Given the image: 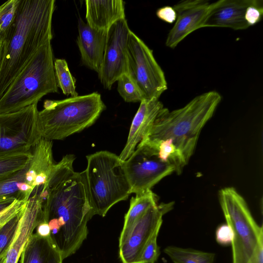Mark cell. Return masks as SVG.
<instances>
[{"label":"cell","instance_id":"8992f818","mask_svg":"<svg viewBox=\"0 0 263 263\" xmlns=\"http://www.w3.org/2000/svg\"><path fill=\"white\" fill-rule=\"evenodd\" d=\"M227 223L232 228L233 263H263V229L254 219L242 196L233 187L219 192Z\"/></svg>","mask_w":263,"mask_h":263},{"label":"cell","instance_id":"603a6c76","mask_svg":"<svg viewBox=\"0 0 263 263\" xmlns=\"http://www.w3.org/2000/svg\"><path fill=\"white\" fill-rule=\"evenodd\" d=\"M30 152L12 155L0 159V182L9 179L30 163Z\"/></svg>","mask_w":263,"mask_h":263},{"label":"cell","instance_id":"7a4b0ae2","mask_svg":"<svg viewBox=\"0 0 263 263\" xmlns=\"http://www.w3.org/2000/svg\"><path fill=\"white\" fill-rule=\"evenodd\" d=\"M221 99L219 92L212 90L195 97L180 108L170 111L164 107L141 141L171 139L188 163L202 128Z\"/></svg>","mask_w":263,"mask_h":263},{"label":"cell","instance_id":"f546056e","mask_svg":"<svg viewBox=\"0 0 263 263\" xmlns=\"http://www.w3.org/2000/svg\"><path fill=\"white\" fill-rule=\"evenodd\" d=\"M160 229L157 230L147 243L142 253L139 263H155L160 254L157 245V237Z\"/></svg>","mask_w":263,"mask_h":263},{"label":"cell","instance_id":"cb8c5ba5","mask_svg":"<svg viewBox=\"0 0 263 263\" xmlns=\"http://www.w3.org/2000/svg\"><path fill=\"white\" fill-rule=\"evenodd\" d=\"M54 67L58 86L63 93L66 95H71V97L78 96L76 89V80L71 74L67 63L64 59H55L54 61Z\"/></svg>","mask_w":263,"mask_h":263},{"label":"cell","instance_id":"52a82bcc","mask_svg":"<svg viewBox=\"0 0 263 263\" xmlns=\"http://www.w3.org/2000/svg\"><path fill=\"white\" fill-rule=\"evenodd\" d=\"M37 104L0 114V159L30 152L41 139Z\"/></svg>","mask_w":263,"mask_h":263},{"label":"cell","instance_id":"7402d4cb","mask_svg":"<svg viewBox=\"0 0 263 263\" xmlns=\"http://www.w3.org/2000/svg\"><path fill=\"white\" fill-rule=\"evenodd\" d=\"M164 252L174 263H213L215 254L191 248L167 246Z\"/></svg>","mask_w":263,"mask_h":263},{"label":"cell","instance_id":"f1b7e54d","mask_svg":"<svg viewBox=\"0 0 263 263\" xmlns=\"http://www.w3.org/2000/svg\"><path fill=\"white\" fill-rule=\"evenodd\" d=\"M28 200L15 199L8 206L0 211V228L23 211Z\"/></svg>","mask_w":263,"mask_h":263},{"label":"cell","instance_id":"5b68a950","mask_svg":"<svg viewBox=\"0 0 263 263\" xmlns=\"http://www.w3.org/2000/svg\"><path fill=\"white\" fill-rule=\"evenodd\" d=\"M86 158L84 172L90 204L94 215L104 217L115 204L127 200L130 187L119 156L101 151Z\"/></svg>","mask_w":263,"mask_h":263},{"label":"cell","instance_id":"3957f363","mask_svg":"<svg viewBox=\"0 0 263 263\" xmlns=\"http://www.w3.org/2000/svg\"><path fill=\"white\" fill-rule=\"evenodd\" d=\"M38 112L42 138L63 140L91 126L105 108L100 94L78 96L62 100H46Z\"/></svg>","mask_w":263,"mask_h":263},{"label":"cell","instance_id":"8fae6325","mask_svg":"<svg viewBox=\"0 0 263 263\" xmlns=\"http://www.w3.org/2000/svg\"><path fill=\"white\" fill-rule=\"evenodd\" d=\"M173 203H161L151 207L119 240V257L122 263H139L144 248L154 233L160 229L163 216Z\"/></svg>","mask_w":263,"mask_h":263},{"label":"cell","instance_id":"ffe728a7","mask_svg":"<svg viewBox=\"0 0 263 263\" xmlns=\"http://www.w3.org/2000/svg\"><path fill=\"white\" fill-rule=\"evenodd\" d=\"M139 144L149 148L162 161L173 165L178 175L187 163L171 139L141 141Z\"/></svg>","mask_w":263,"mask_h":263},{"label":"cell","instance_id":"d590c367","mask_svg":"<svg viewBox=\"0 0 263 263\" xmlns=\"http://www.w3.org/2000/svg\"><path fill=\"white\" fill-rule=\"evenodd\" d=\"M4 45V40L0 38V64H1L2 58L3 56Z\"/></svg>","mask_w":263,"mask_h":263},{"label":"cell","instance_id":"4316f807","mask_svg":"<svg viewBox=\"0 0 263 263\" xmlns=\"http://www.w3.org/2000/svg\"><path fill=\"white\" fill-rule=\"evenodd\" d=\"M117 90L126 102H141L144 100L140 89L128 73L118 79Z\"/></svg>","mask_w":263,"mask_h":263},{"label":"cell","instance_id":"83f0119b","mask_svg":"<svg viewBox=\"0 0 263 263\" xmlns=\"http://www.w3.org/2000/svg\"><path fill=\"white\" fill-rule=\"evenodd\" d=\"M19 0H9L0 5V38L4 39L14 22Z\"/></svg>","mask_w":263,"mask_h":263},{"label":"cell","instance_id":"e575fe53","mask_svg":"<svg viewBox=\"0 0 263 263\" xmlns=\"http://www.w3.org/2000/svg\"><path fill=\"white\" fill-rule=\"evenodd\" d=\"M13 201V200H9L0 202V211H1L4 209H5L7 206H8Z\"/></svg>","mask_w":263,"mask_h":263},{"label":"cell","instance_id":"4dcf8cb0","mask_svg":"<svg viewBox=\"0 0 263 263\" xmlns=\"http://www.w3.org/2000/svg\"><path fill=\"white\" fill-rule=\"evenodd\" d=\"M262 1L253 0L247 7L245 13V20L250 27L258 23L263 14Z\"/></svg>","mask_w":263,"mask_h":263},{"label":"cell","instance_id":"8d00e7d4","mask_svg":"<svg viewBox=\"0 0 263 263\" xmlns=\"http://www.w3.org/2000/svg\"><path fill=\"white\" fill-rule=\"evenodd\" d=\"M5 256L3 257L0 258V263H4V260H5Z\"/></svg>","mask_w":263,"mask_h":263},{"label":"cell","instance_id":"30bf717a","mask_svg":"<svg viewBox=\"0 0 263 263\" xmlns=\"http://www.w3.org/2000/svg\"><path fill=\"white\" fill-rule=\"evenodd\" d=\"M129 29L125 18L108 30L103 61L98 77L104 88L110 90L122 75L128 73L127 44Z\"/></svg>","mask_w":263,"mask_h":263},{"label":"cell","instance_id":"1f68e13d","mask_svg":"<svg viewBox=\"0 0 263 263\" xmlns=\"http://www.w3.org/2000/svg\"><path fill=\"white\" fill-rule=\"evenodd\" d=\"M216 240L223 246L231 245L233 239V232L231 227L228 224H222L218 226L216 231Z\"/></svg>","mask_w":263,"mask_h":263},{"label":"cell","instance_id":"836d02e7","mask_svg":"<svg viewBox=\"0 0 263 263\" xmlns=\"http://www.w3.org/2000/svg\"><path fill=\"white\" fill-rule=\"evenodd\" d=\"M35 229V233L40 236L47 237L50 235L49 226L44 220H42L38 223Z\"/></svg>","mask_w":263,"mask_h":263},{"label":"cell","instance_id":"d4e9b609","mask_svg":"<svg viewBox=\"0 0 263 263\" xmlns=\"http://www.w3.org/2000/svg\"><path fill=\"white\" fill-rule=\"evenodd\" d=\"M29 164L11 178L0 182V202L15 199L28 200L19 190L17 184L20 182L25 181V174Z\"/></svg>","mask_w":263,"mask_h":263},{"label":"cell","instance_id":"9a60e30c","mask_svg":"<svg viewBox=\"0 0 263 263\" xmlns=\"http://www.w3.org/2000/svg\"><path fill=\"white\" fill-rule=\"evenodd\" d=\"M164 108L163 104L157 99H144L140 102L139 107L132 121L127 142L119 156L122 162L126 160L133 153Z\"/></svg>","mask_w":263,"mask_h":263},{"label":"cell","instance_id":"9c48e42d","mask_svg":"<svg viewBox=\"0 0 263 263\" xmlns=\"http://www.w3.org/2000/svg\"><path fill=\"white\" fill-rule=\"evenodd\" d=\"M122 163L130 194L136 195L151 190L163 178L175 172L173 165L162 161L147 146L139 144Z\"/></svg>","mask_w":263,"mask_h":263},{"label":"cell","instance_id":"ba28073f","mask_svg":"<svg viewBox=\"0 0 263 263\" xmlns=\"http://www.w3.org/2000/svg\"><path fill=\"white\" fill-rule=\"evenodd\" d=\"M128 74L140 89L143 99H159L167 89L164 73L153 51L131 30L127 44Z\"/></svg>","mask_w":263,"mask_h":263},{"label":"cell","instance_id":"e0dca14e","mask_svg":"<svg viewBox=\"0 0 263 263\" xmlns=\"http://www.w3.org/2000/svg\"><path fill=\"white\" fill-rule=\"evenodd\" d=\"M124 6L122 0H87V24L93 29L107 31L115 22L125 18Z\"/></svg>","mask_w":263,"mask_h":263},{"label":"cell","instance_id":"5bb4252c","mask_svg":"<svg viewBox=\"0 0 263 263\" xmlns=\"http://www.w3.org/2000/svg\"><path fill=\"white\" fill-rule=\"evenodd\" d=\"M253 0H220L211 3L203 27H224L243 30L249 27L245 20L247 7Z\"/></svg>","mask_w":263,"mask_h":263},{"label":"cell","instance_id":"d6986e66","mask_svg":"<svg viewBox=\"0 0 263 263\" xmlns=\"http://www.w3.org/2000/svg\"><path fill=\"white\" fill-rule=\"evenodd\" d=\"M20 263H63V259L50 236L33 233L26 242Z\"/></svg>","mask_w":263,"mask_h":263},{"label":"cell","instance_id":"4fadbf2b","mask_svg":"<svg viewBox=\"0 0 263 263\" xmlns=\"http://www.w3.org/2000/svg\"><path fill=\"white\" fill-rule=\"evenodd\" d=\"M41 187H36L24 210L16 235L5 256L4 263H17L23 248L38 223L43 220Z\"/></svg>","mask_w":263,"mask_h":263},{"label":"cell","instance_id":"2e32d148","mask_svg":"<svg viewBox=\"0 0 263 263\" xmlns=\"http://www.w3.org/2000/svg\"><path fill=\"white\" fill-rule=\"evenodd\" d=\"M78 32L77 43L82 63L98 73L103 61L107 31L93 29L80 18Z\"/></svg>","mask_w":263,"mask_h":263},{"label":"cell","instance_id":"d6a6232c","mask_svg":"<svg viewBox=\"0 0 263 263\" xmlns=\"http://www.w3.org/2000/svg\"><path fill=\"white\" fill-rule=\"evenodd\" d=\"M157 16L167 23H175L176 20V12L173 7L166 6L159 8L156 11Z\"/></svg>","mask_w":263,"mask_h":263},{"label":"cell","instance_id":"44dd1931","mask_svg":"<svg viewBox=\"0 0 263 263\" xmlns=\"http://www.w3.org/2000/svg\"><path fill=\"white\" fill-rule=\"evenodd\" d=\"M158 197L152 191L136 195L130 200L129 209L124 217V224L119 239L128 232L133 225L151 207L158 204Z\"/></svg>","mask_w":263,"mask_h":263},{"label":"cell","instance_id":"6da1fadb","mask_svg":"<svg viewBox=\"0 0 263 263\" xmlns=\"http://www.w3.org/2000/svg\"><path fill=\"white\" fill-rule=\"evenodd\" d=\"M54 9V0H19L14 22L2 39L0 99L39 49L52 40Z\"/></svg>","mask_w":263,"mask_h":263},{"label":"cell","instance_id":"277c9868","mask_svg":"<svg viewBox=\"0 0 263 263\" xmlns=\"http://www.w3.org/2000/svg\"><path fill=\"white\" fill-rule=\"evenodd\" d=\"M51 42L39 49L0 99V114L18 111L58 92Z\"/></svg>","mask_w":263,"mask_h":263},{"label":"cell","instance_id":"484cf974","mask_svg":"<svg viewBox=\"0 0 263 263\" xmlns=\"http://www.w3.org/2000/svg\"><path fill=\"white\" fill-rule=\"evenodd\" d=\"M24 210L0 228V258L6 256L16 235Z\"/></svg>","mask_w":263,"mask_h":263},{"label":"cell","instance_id":"7c38bea8","mask_svg":"<svg viewBox=\"0 0 263 263\" xmlns=\"http://www.w3.org/2000/svg\"><path fill=\"white\" fill-rule=\"evenodd\" d=\"M210 5L205 0H186L174 5L177 17L167 35L166 46L173 49L192 32L203 28Z\"/></svg>","mask_w":263,"mask_h":263},{"label":"cell","instance_id":"ac0fdd59","mask_svg":"<svg viewBox=\"0 0 263 263\" xmlns=\"http://www.w3.org/2000/svg\"><path fill=\"white\" fill-rule=\"evenodd\" d=\"M33 148L25 178V182L35 189L46 184L55 163L53 159L52 141L41 138Z\"/></svg>","mask_w":263,"mask_h":263}]
</instances>
